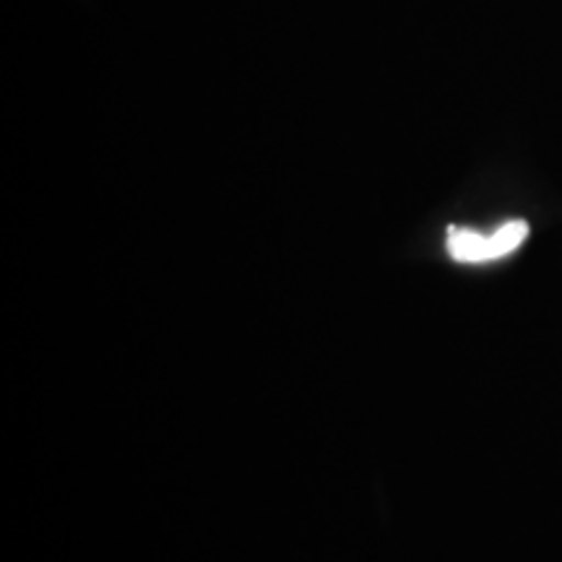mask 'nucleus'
<instances>
[{
  "instance_id": "2",
  "label": "nucleus",
  "mask_w": 562,
  "mask_h": 562,
  "mask_svg": "<svg viewBox=\"0 0 562 562\" xmlns=\"http://www.w3.org/2000/svg\"><path fill=\"white\" fill-rule=\"evenodd\" d=\"M526 235H529V224L526 222H508L503 224L501 229L492 235V248H495V258L501 256H508V252H513L526 240Z\"/></svg>"
},
{
  "instance_id": "1",
  "label": "nucleus",
  "mask_w": 562,
  "mask_h": 562,
  "mask_svg": "<svg viewBox=\"0 0 562 562\" xmlns=\"http://www.w3.org/2000/svg\"><path fill=\"white\" fill-rule=\"evenodd\" d=\"M448 250H451L453 261L459 263H482L495 258V248H492V235H480L474 229H456L448 232Z\"/></svg>"
}]
</instances>
